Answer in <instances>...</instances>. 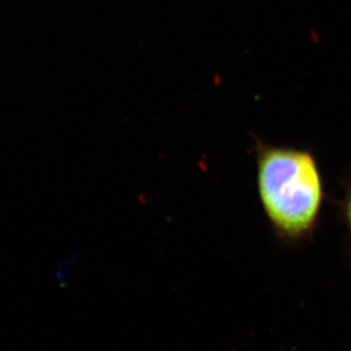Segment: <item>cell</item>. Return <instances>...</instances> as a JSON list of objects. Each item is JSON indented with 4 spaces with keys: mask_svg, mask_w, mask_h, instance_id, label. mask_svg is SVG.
<instances>
[{
    "mask_svg": "<svg viewBox=\"0 0 351 351\" xmlns=\"http://www.w3.org/2000/svg\"><path fill=\"white\" fill-rule=\"evenodd\" d=\"M342 217L345 221L346 229L349 235V241H350V252H351V178L347 181L346 184V193L342 199L341 206Z\"/></svg>",
    "mask_w": 351,
    "mask_h": 351,
    "instance_id": "2",
    "label": "cell"
},
{
    "mask_svg": "<svg viewBox=\"0 0 351 351\" xmlns=\"http://www.w3.org/2000/svg\"><path fill=\"white\" fill-rule=\"evenodd\" d=\"M254 153L259 202L275 237L287 245L312 240L326 197L315 154L258 138Z\"/></svg>",
    "mask_w": 351,
    "mask_h": 351,
    "instance_id": "1",
    "label": "cell"
}]
</instances>
